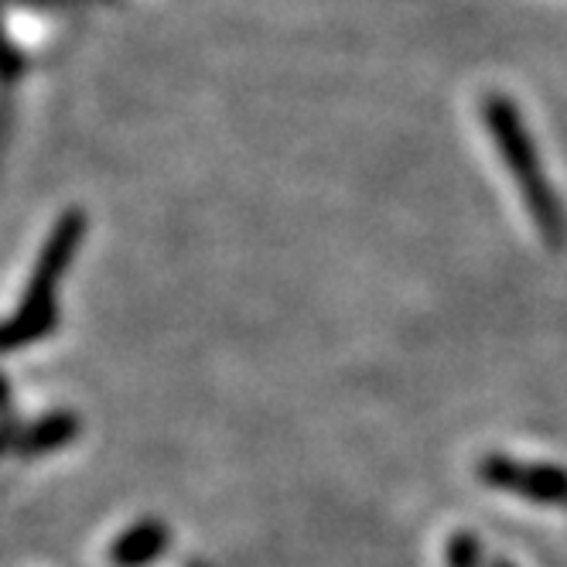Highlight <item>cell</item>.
Here are the masks:
<instances>
[{
    "instance_id": "6da1fadb",
    "label": "cell",
    "mask_w": 567,
    "mask_h": 567,
    "mask_svg": "<svg viewBox=\"0 0 567 567\" xmlns=\"http://www.w3.org/2000/svg\"><path fill=\"white\" fill-rule=\"evenodd\" d=\"M485 127H489L496 147L503 151L506 168H509V175H513V182L526 202V209H530L540 236L547 239V247H564V239H567L564 206H560V198L554 195V188L540 168L537 147L530 141V134H526L516 106L506 96H489L485 100Z\"/></svg>"
},
{
    "instance_id": "7a4b0ae2",
    "label": "cell",
    "mask_w": 567,
    "mask_h": 567,
    "mask_svg": "<svg viewBox=\"0 0 567 567\" xmlns=\"http://www.w3.org/2000/svg\"><path fill=\"white\" fill-rule=\"evenodd\" d=\"M79 229H83V219L69 216L59 226V233L52 236L49 250L42 257V267H38V277L31 280V291L24 298V308L18 311V318L11 321V326L0 329V349H14L21 342H31V339L49 332V321H52V291H55L59 274L65 270L69 257L75 250Z\"/></svg>"
},
{
    "instance_id": "3957f363",
    "label": "cell",
    "mask_w": 567,
    "mask_h": 567,
    "mask_svg": "<svg viewBox=\"0 0 567 567\" xmlns=\"http://www.w3.org/2000/svg\"><path fill=\"white\" fill-rule=\"evenodd\" d=\"M482 478L503 493H516L530 503L544 506H567V472L550 465H523L513 458H485Z\"/></svg>"
},
{
    "instance_id": "277c9868",
    "label": "cell",
    "mask_w": 567,
    "mask_h": 567,
    "mask_svg": "<svg viewBox=\"0 0 567 567\" xmlns=\"http://www.w3.org/2000/svg\"><path fill=\"white\" fill-rule=\"evenodd\" d=\"M168 547V526L161 519H141L134 526H127L110 544V564L113 567H147L154 564Z\"/></svg>"
},
{
    "instance_id": "5b68a950",
    "label": "cell",
    "mask_w": 567,
    "mask_h": 567,
    "mask_svg": "<svg viewBox=\"0 0 567 567\" xmlns=\"http://www.w3.org/2000/svg\"><path fill=\"white\" fill-rule=\"evenodd\" d=\"M79 424L72 414H49L45 421H38L24 437H21V452L24 455H42V452H55L62 444H69L75 437Z\"/></svg>"
},
{
    "instance_id": "8992f818",
    "label": "cell",
    "mask_w": 567,
    "mask_h": 567,
    "mask_svg": "<svg viewBox=\"0 0 567 567\" xmlns=\"http://www.w3.org/2000/svg\"><path fill=\"white\" fill-rule=\"evenodd\" d=\"M11 444V427H0V452H8Z\"/></svg>"
}]
</instances>
